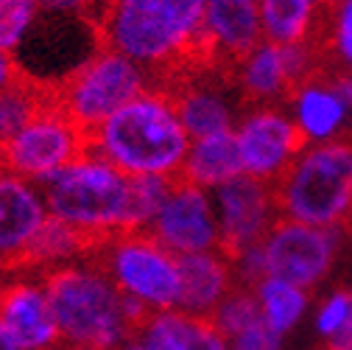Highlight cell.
Returning a JSON list of instances; mask_svg holds the SVG:
<instances>
[{
    "instance_id": "6da1fadb",
    "label": "cell",
    "mask_w": 352,
    "mask_h": 350,
    "mask_svg": "<svg viewBox=\"0 0 352 350\" xmlns=\"http://www.w3.org/2000/svg\"><path fill=\"white\" fill-rule=\"evenodd\" d=\"M98 39L170 87L207 68L204 0H101Z\"/></svg>"
},
{
    "instance_id": "7a4b0ae2",
    "label": "cell",
    "mask_w": 352,
    "mask_h": 350,
    "mask_svg": "<svg viewBox=\"0 0 352 350\" xmlns=\"http://www.w3.org/2000/svg\"><path fill=\"white\" fill-rule=\"evenodd\" d=\"M90 149L126 177L179 180L190 135L179 121L173 96L154 84L90 132Z\"/></svg>"
},
{
    "instance_id": "3957f363",
    "label": "cell",
    "mask_w": 352,
    "mask_h": 350,
    "mask_svg": "<svg viewBox=\"0 0 352 350\" xmlns=\"http://www.w3.org/2000/svg\"><path fill=\"white\" fill-rule=\"evenodd\" d=\"M45 289L65 347L118 350L131 339L148 314L126 300L107 272L87 255L70 267L45 272Z\"/></svg>"
},
{
    "instance_id": "277c9868",
    "label": "cell",
    "mask_w": 352,
    "mask_h": 350,
    "mask_svg": "<svg viewBox=\"0 0 352 350\" xmlns=\"http://www.w3.org/2000/svg\"><path fill=\"white\" fill-rule=\"evenodd\" d=\"M42 194L51 218L81 233L93 249L131 230V177L93 149L48 180Z\"/></svg>"
},
{
    "instance_id": "5b68a950",
    "label": "cell",
    "mask_w": 352,
    "mask_h": 350,
    "mask_svg": "<svg viewBox=\"0 0 352 350\" xmlns=\"http://www.w3.org/2000/svg\"><path fill=\"white\" fill-rule=\"evenodd\" d=\"M283 218L311 227H341L352 213V135L307 143L274 183Z\"/></svg>"
},
{
    "instance_id": "8992f818",
    "label": "cell",
    "mask_w": 352,
    "mask_h": 350,
    "mask_svg": "<svg viewBox=\"0 0 352 350\" xmlns=\"http://www.w3.org/2000/svg\"><path fill=\"white\" fill-rule=\"evenodd\" d=\"M115 289L151 317L179 309V258L165 249L148 230H126L93 252Z\"/></svg>"
},
{
    "instance_id": "52a82bcc",
    "label": "cell",
    "mask_w": 352,
    "mask_h": 350,
    "mask_svg": "<svg viewBox=\"0 0 352 350\" xmlns=\"http://www.w3.org/2000/svg\"><path fill=\"white\" fill-rule=\"evenodd\" d=\"M148 87H154V79L140 65L109 48H98L70 76L54 84V101L90 135Z\"/></svg>"
},
{
    "instance_id": "ba28073f",
    "label": "cell",
    "mask_w": 352,
    "mask_h": 350,
    "mask_svg": "<svg viewBox=\"0 0 352 350\" xmlns=\"http://www.w3.org/2000/svg\"><path fill=\"white\" fill-rule=\"evenodd\" d=\"M87 149L90 135L56 101H51L17 135L0 143V165L28 183L45 185Z\"/></svg>"
},
{
    "instance_id": "9c48e42d",
    "label": "cell",
    "mask_w": 352,
    "mask_h": 350,
    "mask_svg": "<svg viewBox=\"0 0 352 350\" xmlns=\"http://www.w3.org/2000/svg\"><path fill=\"white\" fill-rule=\"evenodd\" d=\"M341 227H311L291 218H277L260 241L266 278H280L299 289L316 286L333 267Z\"/></svg>"
},
{
    "instance_id": "30bf717a",
    "label": "cell",
    "mask_w": 352,
    "mask_h": 350,
    "mask_svg": "<svg viewBox=\"0 0 352 350\" xmlns=\"http://www.w3.org/2000/svg\"><path fill=\"white\" fill-rule=\"evenodd\" d=\"M319 73V56L311 42L305 45H274L263 39L254 45L230 76L238 79L241 93L254 107H274L280 99H291L299 84Z\"/></svg>"
},
{
    "instance_id": "8fae6325",
    "label": "cell",
    "mask_w": 352,
    "mask_h": 350,
    "mask_svg": "<svg viewBox=\"0 0 352 350\" xmlns=\"http://www.w3.org/2000/svg\"><path fill=\"white\" fill-rule=\"evenodd\" d=\"M212 202L218 216V233H221V247L218 249L230 260L257 247L280 218L274 185L246 177V174L215 188Z\"/></svg>"
},
{
    "instance_id": "7c38bea8",
    "label": "cell",
    "mask_w": 352,
    "mask_h": 350,
    "mask_svg": "<svg viewBox=\"0 0 352 350\" xmlns=\"http://www.w3.org/2000/svg\"><path fill=\"white\" fill-rule=\"evenodd\" d=\"M0 325L17 350H62L45 278L31 269L0 272Z\"/></svg>"
},
{
    "instance_id": "4fadbf2b",
    "label": "cell",
    "mask_w": 352,
    "mask_h": 350,
    "mask_svg": "<svg viewBox=\"0 0 352 350\" xmlns=\"http://www.w3.org/2000/svg\"><path fill=\"white\" fill-rule=\"evenodd\" d=\"M235 141L246 177L274 185L296 154L307 146L288 112L280 107H252L235 123Z\"/></svg>"
},
{
    "instance_id": "5bb4252c",
    "label": "cell",
    "mask_w": 352,
    "mask_h": 350,
    "mask_svg": "<svg viewBox=\"0 0 352 350\" xmlns=\"http://www.w3.org/2000/svg\"><path fill=\"white\" fill-rule=\"evenodd\" d=\"M148 233L176 258L218 249L221 233H218L212 194L193 183L173 180Z\"/></svg>"
},
{
    "instance_id": "9a60e30c",
    "label": "cell",
    "mask_w": 352,
    "mask_h": 350,
    "mask_svg": "<svg viewBox=\"0 0 352 350\" xmlns=\"http://www.w3.org/2000/svg\"><path fill=\"white\" fill-rule=\"evenodd\" d=\"M48 222L51 213L42 185L0 165V272L25 267L36 236Z\"/></svg>"
},
{
    "instance_id": "2e32d148",
    "label": "cell",
    "mask_w": 352,
    "mask_h": 350,
    "mask_svg": "<svg viewBox=\"0 0 352 350\" xmlns=\"http://www.w3.org/2000/svg\"><path fill=\"white\" fill-rule=\"evenodd\" d=\"M263 42L257 0H204L207 68L232 73L235 65Z\"/></svg>"
},
{
    "instance_id": "e0dca14e",
    "label": "cell",
    "mask_w": 352,
    "mask_h": 350,
    "mask_svg": "<svg viewBox=\"0 0 352 350\" xmlns=\"http://www.w3.org/2000/svg\"><path fill=\"white\" fill-rule=\"evenodd\" d=\"M238 286L232 260L221 252H196L179 258V309L193 317H212L224 297Z\"/></svg>"
},
{
    "instance_id": "ac0fdd59",
    "label": "cell",
    "mask_w": 352,
    "mask_h": 350,
    "mask_svg": "<svg viewBox=\"0 0 352 350\" xmlns=\"http://www.w3.org/2000/svg\"><path fill=\"white\" fill-rule=\"evenodd\" d=\"M291 104H294L291 118L305 143H324L338 138L349 110L336 87L322 76H314L305 84H299L291 96Z\"/></svg>"
},
{
    "instance_id": "d6986e66",
    "label": "cell",
    "mask_w": 352,
    "mask_h": 350,
    "mask_svg": "<svg viewBox=\"0 0 352 350\" xmlns=\"http://www.w3.org/2000/svg\"><path fill=\"white\" fill-rule=\"evenodd\" d=\"M138 336L148 350H230L227 336L210 317H193L185 311L151 314Z\"/></svg>"
},
{
    "instance_id": "ffe728a7",
    "label": "cell",
    "mask_w": 352,
    "mask_h": 350,
    "mask_svg": "<svg viewBox=\"0 0 352 350\" xmlns=\"http://www.w3.org/2000/svg\"><path fill=\"white\" fill-rule=\"evenodd\" d=\"M241 174H243V165H241V152H238L235 129H232V132L190 141L179 180L193 183L212 194L215 188L232 183Z\"/></svg>"
},
{
    "instance_id": "44dd1931",
    "label": "cell",
    "mask_w": 352,
    "mask_h": 350,
    "mask_svg": "<svg viewBox=\"0 0 352 350\" xmlns=\"http://www.w3.org/2000/svg\"><path fill=\"white\" fill-rule=\"evenodd\" d=\"M165 90L173 96L176 112H179V121L185 126V132L190 135V141L232 132L235 129V115L230 104L215 90H210V87H199L185 79L165 87Z\"/></svg>"
},
{
    "instance_id": "7402d4cb",
    "label": "cell",
    "mask_w": 352,
    "mask_h": 350,
    "mask_svg": "<svg viewBox=\"0 0 352 350\" xmlns=\"http://www.w3.org/2000/svg\"><path fill=\"white\" fill-rule=\"evenodd\" d=\"M263 39L274 45H305L316 37L324 0H257Z\"/></svg>"
},
{
    "instance_id": "603a6c76",
    "label": "cell",
    "mask_w": 352,
    "mask_h": 350,
    "mask_svg": "<svg viewBox=\"0 0 352 350\" xmlns=\"http://www.w3.org/2000/svg\"><path fill=\"white\" fill-rule=\"evenodd\" d=\"M311 45L319 56V73H352V0H338L324 9Z\"/></svg>"
},
{
    "instance_id": "cb8c5ba5",
    "label": "cell",
    "mask_w": 352,
    "mask_h": 350,
    "mask_svg": "<svg viewBox=\"0 0 352 350\" xmlns=\"http://www.w3.org/2000/svg\"><path fill=\"white\" fill-rule=\"evenodd\" d=\"M90 252H93V244L87 241L81 233H76L73 227L51 218V222L42 227V233L36 236L23 269L45 275V272L70 267V264H76V260H84Z\"/></svg>"
},
{
    "instance_id": "d4e9b609",
    "label": "cell",
    "mask_w": 352,
    "mask_h": 350,
    "mask_svg": "<svg viewBox=\"0 0 352 350\" xmlns=\"http://www.w3.org/2000/svg\"><path fill=\"white\" fill-rule=\"evenodd\" d=\"M54 101V87L39 84L34 76H20L6 90H0V143L17 135Z\"/></svg>"
},
{
    "instance_id": "484cf974",
    "label": "cell",
    "mask_w": 352,
    "mask_h": 350,
    "mask_svg": "<svg viewBox=\"0 0 352 350\" xmlns=\"http://www.w3.org/2000/svg\"><path fill=\"white\" fill-rule=\"evenodd\" d=\"M260 302V314L272 331H277L280 336H285L305 314L307 309V291L285 283L280 278H263L260 283L252 286Z\"/></svg>"
},
{
    "instance_id": "4316f807",
    "label": "cell",
    "mask_w": 352,
    "mask_h": 350,
    "mask_svg": "<svg viewBox=\"0 0 352 350\" xmlns=\"http://www.w3.org/2000/svg\"><path fill=\"white\" fill-rule=\"evenodd\" d=\"M210 320L215 322L218 331L227 336V342H230L232 336H238L241 331L257 325V322L263 320V314H260V302H257L254 289L238 283V286L224 297V302L212 311Z\"/></svg>"
},
{
    "instance_id": "83f0119b",
    "label": "cell",
    "mask_w": 352,
    "mask_h": 350,
    "mask_svg": "<svg viewBox=\"0 0 352 350\" xmlns=\"http://www.w3.org/2000/svg\"><path fill=\"white\" fill-rule=\"evenodd\" d=\"M42 14L39 0H0V51L17 54Z\"/></svg>"
},
{
    "instance_id": "f1b7e54d",
    "label": "cell",
    "mask_w": 352,
    "mask_h": 350,
    "mask_svg": "<svg viewBox=\"0 0 352 350\" xmlns=\"http://www.w3.org/2000/svg\"><path fill=\"white\" fill-rule=\"evenodd\" d=\"M173 180L162 177H131V230H148L160 213Z\"/></svg>"
},
{
    "instance_id": "f546056e",
    "label": "cell",
    "mask_w": 352,
    "mask_h": 350,
    "mask_svg": "<svg viewBox=\"0 0 352 350\" xmlns=\"http://www.w3.org/2000/svg\"><path fill=\"white\" fill-rule=\"evenodd\" d=\"M349 309H352V294H349V289H346V291H336V294H330V297L322 302V309H319L316 331H319L324 339L336 336V333L341 331V325L346 322Z\"/></svg>"
},
{
    "instance_id": "4dcf8cb0",
    "label": "cell",
    "mask_w": 352,
    "mask_h": 350,
    "mask_svg": "<svg viewBox=\"0 0 352 350\" xmlns=\"http://www.w3.org/2000/svg\"><path fill=\"white\" fill-rule=\"evenodd\" d=\"M230 350H283V336L266 322H257L230 339Z\"/></svg>"
},
{
    "instance_id": "1f68e13d",
    "label": "cell",
    "mask_w": 352,
    "mask_h": 350,
    "mask_svg": "<svg viewBox=\"0 0 352 350\" xmlns=\"http://www.w3.org/2000/svg\"><path fill=\"white\" fill-rule=\"evenodd\" d=\"M42 12H54V14H84L87 9L96 6V0H39Z\"/></svg>"
},
{
    "instance_id": "d6a6232c",
    "label": "cell",
    "mask_w": 352,
    "mask_h": 350,
    "mask_svg": "<svg viewBox=\"0 0 352 350\" xmlns=\"http://www.w3.org/2000/svg\"><path fill=\"white\" fill-rule=\"evenodd\" d=\"M20 76H23V73H20V65H17L14 54L0 51V90H6V87L14 84Z\"/></svg>"
},
{
    "instance_id": "836d02e7",
    "label": "cell",
    "mask_w": 352,
    "mask_h": 350,
    "mask_svg": "<svg viewBox=\"0 0 352 350\" xmlns=\"http://www.w3.org/2000/svg\"><path fill=\"white\" fill-rule=\"evenodd\" d=\"M316 76L327 79V81L336 87V90H338V96L346 101V107H352V73L336 70V73H316Z\"/></svg>"
},
{
    "instance_id": "e575fe53",
    "label": "cell",
    "mask_w": 352,
    "mask_h": 350,
    "mask_svg": "<svg viewBox=\"0 0 352 350\" xmlns=\"http://www.w3.org/2000/svg\"><path fill=\"white\" fill-rule=\"evenodd\" d=\"M349 294H352V289H349ZM324 344H327V350H352V309H349V317L341 325V331L336 336L324 339Z\"/></svg>"
},
{
    "instance_id": "d590c367",
    "label": "cell",
    "mask_w": 352,
    "mask_h": 350,
    "mask_svg": "<svg viewBox=\"0 0 352 350\" xmlns=\"http://www.w3.org/2000/svg\"><path fill=\"white\" fill-rule=\"evenodd\" d=\"M118 350H148V347H146V344H143V339H140V336L135 333L131 339H126V342H123V344H120Z\"/></svg>"
},
{
    "instance_id": "8d00e7d4",
    "label": "cell",
    "mask_w": 352,
    "mask_h": 350,
    "mask_svg": "<svg viewBox=\"0 0 352 350\" xmlns=\"http://www.w3.org/2000/svg\"><path fill=\"white\" fill-rule=\"evenodd\" d=\"M0 350H17V347H14V342L9 339V333L3 331V325H0Z\"/></svg>"
},
{
    "instance_id": "74e56055",
    "label": "cell",
    "mask_w": 352,
    "mask_h": 350,
    "mask_svg": "<svg viewBox=\"0 0 352 350\" xmlns=\"http://www.w3.org/2000/svg\"><path fill=\"white\" fill-rule=\"evenodd\" d=\"M62 350H98V347H62Z\"/></svg>"
},
{
    "instance_id": "f35d334b",
    "label": "cell",
    "mask_w": 352,
    "mask_h": 350,
    "mask_svg": "<svg viewBox=\"0 0 352 350\" xmlns=\"http://www.w3.org/2000/svg\"><path fill=\"white\" fill-rule=\"evenodd\" d=\"M333 3H338V0H324V9H327V6H333Z\"/></svg>"
}]
</instances>
